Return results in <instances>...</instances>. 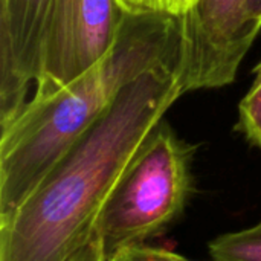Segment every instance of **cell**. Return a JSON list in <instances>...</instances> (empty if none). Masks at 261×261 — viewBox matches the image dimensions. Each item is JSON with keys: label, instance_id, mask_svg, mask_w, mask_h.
I'll list each match as a JSON object with an SVG mask.
<instances>
[{"label": "cell", "instance_id": "1", "mask_svg": "<svg viewBox=\"0 0 261 261\" xmlns=\"http://www.w3.org/2000/svg\"><path fill=\"white\" fill-rule=\"evenodd\" d=\"M184 93L180 60L130 81L32 194L0 217V261H67L87 246L125 170Z\"/></svg>", "mask_w": 261, "mask_h": 261}, {"label": "cell", "instance_id": "2", "mask_svg": "<svg viewBox=\"0 0 261 261\" xmlns=\"http://www.w3.org/2000/svg\"><path fill=\"white\" fill-rule=\"evenodd\" d=\"M180 55V18L127 14L113 47L98 64L52 96L28 101L0 128V217L32 194L130 81Z\"/></svg>", "mask_w": 261, "mask_h": 261}, {"label": "cell", "instance_id": "3", "mask_svg": "<svg viewBox=\"0 0 261 261\" xmlns=\"http://www.w3.org/2000/svg\"><path fill=\"white\" fill-rule=\"evenodd\" d=\"M194 147L159 122L109 197L95 228L107 257L147 245L184 213L193 193Z\"/></svg>", "mask_w": 261, "mask_h": 261}, {"label": "cell", "instance_id": "4", "mask_svg": "<svg viewBox=\"0 0 261 261\" xmlns=\"http://www.w3.org/2000/svg\"><path fill=\"white\" fill-rule=\"evenodd\" d=\"M125 15L118 0H50L28 101L52 96L98 64L113 47Z\"/></svg>", "mask_w": 261, "mask_h": 261}, {"label": "cell", "instance_id": "5", "mask_svg": "<svg viewBox=\"0 0 261 261\" xmlns=\"http://www.w3.org/2000/svg\"><path fill=\"white\" fill-rule=\"evenodd\" d=\"M252 43L245 24L243 0H194L182 20L185 93L232 83Z\"/></svg>", "mask_w": 261, "mask_h": 261}, {"label": "cell", "instance_id": "6", "mask_svg": "<svg viewBox=\"0 0 261 261\" xmlns=\"http://www.w3.org/2000/svg\"><path fill=\"white\" fill-rule=\"evenodd\" d=\"M50 0H0V128L31 98Z\"/></svg>", "mask_w": 261, "mask_h": 261}, {"label": "cell", "instance_id": "7", "mask_svg": "<svg viewBox=\"0 0 261 261\" xmlns=\"http://www.w3.org/2000/svg\"><path fill=\"white\" fill-rule=\"evenodd\" d=\"M208 248L213 261H261V222L239 232L219 236Z\"/></svg>", "mask_w": 261, "mask_h": 261}, {"label": "cell", "instance_id": "8", "mask_svg": "<svg viewBox=\"0 0 261 261\" xmlns=\"http://www.w3.org/2000/svg\"><path fill=\"white\" fill-rule=\"evenodd\" d=\"M255 80L239 106L237 130L249 144L261 150V61L255 67Z\"/></svg>", "mask_w": 261, "mask_h": 261}, {"label": "cell", "instance_id": "9", "mask_svg": "<svg viewBox=\"0 0 261 261\" xmlns=\"http://www.w3.org/2000/svg\"><path fill=\"white\" fill-rule=\"evenodd\" d=\"M127 14L171 15L184 20L193 9L194 0H118Z\"/></svg>", "mask_w": 261, "mask_h": 261}, {"label": "cell", "instance_id": "10", "mask_svg": "<svg viewBox=\"0 0 261 261\" xmlns=\"http://www.w3.org/2000/svg\"><path fill=\"white\" fill-rule=\"evenodd\" d=\"M110 261H193L187 257H182L173 251L164 248H153L147 245H139L133 248H127L116 255H113Z\"/></svg>", "mask_w": 261, "mask_h": 261}, {"label": "cell", "instance_id": "11", "mask_svg": "<svg viewBox=\"0 0 261 261\" xmlns=\"http://www.w3.org/2000/svg\"><path fill=\"white\" fill-rule=\"evenodd\" d=\"M243 17L248 34L255 40L261 29V0H243Z\"/></svg>", "mask_w": 261, "mask_h": 261}, {"label": "cell", "instance_id": "12", "mask_svg": "<svg viewBox=\"0 0 261 261\" xmlns=\"http://www.w3.org/2000/svg\"><path fill=\"white\" fill-rule=\"evenodd\" d=\"M67 261H110V257H107L101 243L96 239H93L87 246L80 249Z\"/></svg>", "mask_w": 261, "mask_h": 261}]
</instances>
